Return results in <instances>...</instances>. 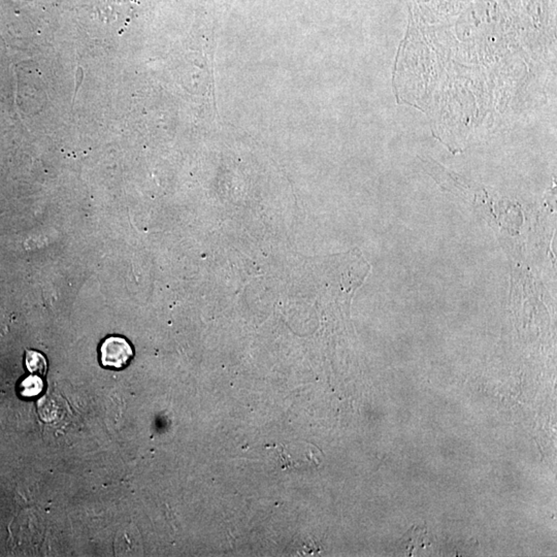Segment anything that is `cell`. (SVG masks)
<instances>
[{
    "label": "cell",
    "mask_w": 557,
    "mask_h": 557,
    "mask_svg": "<svg viewBox=\"0 0 557 557\" xmlns=\"http://www.w3.org/2000/svg\"><path fill=\"white\" fill-rule=\"evenodd\" d=\"M134 350L121 336H110L100 347V359L104 367L123 369L131 360Z\"/></svg>",
    "instance_id": "obj_1"
},
{
    "label": "cell",
    "mask_w": 557,
    "mask_h": 557,
    "mask_svg": "<svg viewBox=\"0 0 557 557\" xmlns=\"http://www.w3.org/2000/svg\"><path fill=\"white\" fill-rule=\"evenodd\" d=\"M401 542L405 545V550L409 552V556H413V552H415L416 550L424 549V548L430 547V546L426 527H412L405 535H403Z\"/></svg>",
    "instance_id": "obj_2"
},
{
    "label": "cell",
    "mask_w": 557,
    "mask_h": 557,
    "mask_svg": "<svg viewBox=\"0 0 557 557\" xmlns=\"http://www.w3.org/2000/svg\"><path fill=\"white\" fill-rule=\"evenodd\" d=\"M44 390V383L37 376L26 378L21 384V394L25 397H33L39 395Z\"/></svg>",
    "instance_id": "obj_3"
},
{
    "label": "cell",
    "mask_w": 557,
    "mask_h": 557,
    "mask_svg": "<svg viewBox=\"0 0 557 557\" xmlns=\"http://www.w3.org/2000/svg\"><path fill=\"white\" fill-rule=\"evenodd\" d=\"M26 365L31 373H37L44 375L47 371V361L41 353L30 351L27 353Z\"/></svg>",
    "instance_id": "obj_4"
}]
</instances>
